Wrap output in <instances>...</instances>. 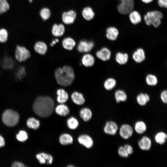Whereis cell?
Returning <instances> with one entry per match:
<instances>
[{
  "label": "cell",
  "mask_w": 167,
  "mask_h": 167,
  "mask_svg": "<svg viewBox=\"0 0 167 167\" xmlns=\"http://www.w3.org/2000/svg\"><path fill=\"white\" fill-rule=\"evenodd\" d=\"M54 106V102L51 98L47 96H39L35 100L33 109L37 115L41 117L46 118L52 114Z\"/></svg>",
  "instance_id": "obj_1"
},
{
  "label": "cell",
  "mask_w": 167,
  "mask_h": 167,
  "mask_svg": "<svg viewBox=\"0 0 167 167\" xmlns=\"http://www.w3.org/2000/svg\"><path fill=\"white\" fill-rule=\"evenodd\" d=\"M55 75L57 83L64 87L71 85L75 79L73 69L68 65L57 68L55 71Z\"/></svg>",
  "instance_id": "obj_2"
},
{
  "label": "cell",
  "mask_w": 167,
  "mask_h": 167,
  "mask_svg": "<svg viewBox=\"0 0 167 167\" xmlns=\"http://www.w3.org/2000/svg\"><path fill=\"white\" fill-rule=\"evenodd\" d=\"M163 15L161 12L155 11L148 12L144 15V19L147 25H152L155 27L157 28L161 24V19Z\"/></svg>",
  "instance_id": "obj_3"
},
{
  "label": "cell",
  "mask_w": 167,
  "mask_h": 167,
  "mask_svg": "<svg viewBox=\"0 0 167 167\" xmlns=\"http://www.w3.org/2000/svg\"><path fill=\"white\" fill-rule=\"evenodd\" d=\"M19 116L16 111L11 109L6 110L2 115V120L6 126H12L15 125L18 122Z\"/></svg>",
  "instance_id": "obj_4"
},
{
  "label": "cell",
  "mask_w": 167,
  "mask_h": 167,
  "mask_svg": "<svg viewBox=\"0 0 167 167\" xmlns=\"http://www.w3.org/2000/svg\"><path fill=\"white\" fill-rule=\"evenodd\" d=\"M31 57L30 51L24 46L19 45L16 47L15 51L16 59L20 62H24Z\"/></svg>",
  "instance_id": "obj_5"
},
{
  "label": "cell",
  "mask_w": 167,
  "mask_h": 167,
  "mask_svg": "<svg viewBox=\"0 0 167 167\" xmlns=\"http://www.w3.org/2000/svg\"><path fill=\"white\" fill-rule=\"evenodd\" d=\"M120 3L118 6V12L123 15L130 13L133 9L134 6V0H119Z\"/></svg>",
  "instance_id": "obj_6"
},
{
  "label": "cell",
  "mask_w": 167,
  "mask_h": 167,
  "mask_svg": "<svg viewBox=\"0 0 167 167\" xmlns=\"http://www.w3.org/2000/svg\"><path fill=\"white\" fill-rule=\"evenodd\" d=\"M94 46V44L92 41L83 40L79 42L77 49L80 53H88L91 50Z\"/></svg>",
  "instance_id": "obj_7"
},
{
  "label": "cell",
  "mask_w": 167,
  "mask_h": 167,
  "mask_svg": "<svg viewBox=\"0 0 167 167\" xmlns=\"http://www.w3.org/2000/svg\"><path fill=\"white\" fill-rule=\"evenodd\" d=\"M133 132V129L130 125L123 124L120 127L119 134L123 139H127L132 135Z\"/></svg>",
  "instance_id": "obj_8"
},
{
  "label": "cell",
  "mask_w": 167,
  "mask_h": 167,
  "mask_svg": "<svg viewBox=\"0 0 167 167\" xmlns=\"http://www.w3.org/2000/svg\"><path fill=\"white\" fill-rule=\"evenodd\" d=\"M76 16L75 12L73 10L64 12L62 14V19L63 22L66 24H72L74 22Z\"/></svg>",
  "instance_id": "obj_9"
},
{
  "label": "cell",
  "mask_w": 167,
  "mask_h": 167,
  "mask_svg": "<svg viewBox=\"0 0 167 167\" xmlns=\"http://www.w3.org/2000/svg\"><path fill=\"white\" fill-rule=\"evenodd\" d=\"M118 127L117 124L113 121L106 122L104 129L105 132L108 135H114L117 133Z\"/></svg>",
  "instance_id": "obj_10"
},
{
  "label": "cell",
  "mask_w": 167,
  "mask_h": 167,
  "mask_svg": "<svg viewBox=\"0 0 167 167\" xmlns=\"http://www.w3.org/2000/svg\"><path fill=\"white\" fill-rule=\"evenodd\" d=\"M96 55L98 58L103 61L109 59L111 56V52L107 48L104 47L97 51Z\"/></svg>",
  "instance_id": "obj_11"
},
{
  "label": "cell",
  "mask_w": 167,
  "mask_h": 167,
  "mask_svg": "<svg viewBox=\"0 0 167 167\" xmlns=\"http://www.w3.org/2000/svg\"><path fill=\"white\" fill-rule=\"evenodd\" d=\"M79 143L87 148H90L93 145V142L92 138L89 135H83L78 138Z\"/></svg>",
  "instance_id": "obj_12"
},
{
  "label": "cell",
  "mask_w": 167,
  "mask_h": 167,
  "mask_svg": "<svg viewBox=\"0 0 167 167\" xmlns=\"http://www.w3.org/2000/svg\"><path fill=\"white\" fill-rule=\"evenodd\" d=\"M36 157L41 164L46 163L47 165L51 164L53 161V157L51 155L45 153H41L37 154Z\"/></svg>",
  "instance_id": "obj_13"
},
{
  "label": "cell",
  "mask_w": 167,
  "mask_h": 167,
  "mask_svg": "<svg viewBox=\"0 0 167 167\" xmlns=\"http://www.w3.org/2000/svg\"><path fill=\"white\" fill-rule=\"evenodd\" d=\"M138 144L140 149L143 150L148 151L150 149L152 143L149 138L144 136L138 141Z\"/></svg>",
  "instance_id": "obj_14"
},
{
  "label": "cell",
  "mask_w": 167,
  "mask_h": 167,
  "mask_svg": "<svg viewBox=\"0 0 167 167\" xmlns=\"http://www.w3.org/2000/svg\"><path fill=\"white\" fill-rule=\"evenodd\" d=\"M34 49L37 54L43 55L46 54L47 51V46L44 42L42 41H38L34 44Z\"/></svg>",
  "instance_id": "obj_15"
},
{
  "label": "cell",
  "mask_w": 167,
  "mask_h": 167,
  "mask_svg": "<svg viewBox=\"0 0 167 167\" xmlns=\"http://www.w3.org/2000/svg\"><path fill=\"white\" fill-rule=\"evenodd\" d=\"M132 58L133 60L137 63L142 62L145 58V53L144 50L141 48L137 49L133 53Z\"/></svg>",
  "instance_id": "obj_16"
},
{
  "label": "cell",
  "mask_w": 167,
  "mask_h": 167,
  "mask_svg": "<svg viewBox=\"0 0 167 167\" xmlns=\"http://www.w3.org/2000/svg\"><path fill=\"white\" fill-rule=\"evenodd\" d=\"M65 31L64 26L62 24H54L52 28V33L55 37H58L62 36Z\"/></svg>",
  "instance_id": "obj_17"
},
{
  "label": "cell",
  "mask_w": 167,
  "mask_h": 167,
  "mask_svg": "<svg viewBox=\"0 0 167 167\" xmlns=\"http://www.w3.org/2000/svg\"><path fill=\"white\" fill-rule=\"evenodd\" d=\"M118 29L113 27H109L106 30V37L111 41L116 40L118 36Z\"/></svg>",
  "instance_id": "obj_18"
},
{
  "label": "cell",
  "mask_w": 167,
  "mask_h": 167,
  "mask_svg": "<svg viewBox=\"0 0 167 167\" xmlns=\"http://www.w3.org/2000/svg\"><path fill=\"white\" fill-rule=\"evenodd\" d=\"M71 98L72 101L78 105H82L85 102V99L83 95L77 92H73L71 95Z\"/></svg>",
  "instance_id": "obj_19"
},
{
  "label": "cell",
  "mask_w": 167,
  "mask_h": 167,
  "mask_svg": "<svg viewBox=\"0 0 167 167\" xmlns=\"http://www.w3.org/2000/svg\"><path fill=\"white\" fill-rule=\"evenodd\" d=\"M83 64L86 67L92 66L95 63V59L93 56L89 54L84 55L81 59Z\"/></svg>",
  "instance_id": "obj_20"
},
{
  "label": "cell",
  "mask_w": 167,
  "mask_h": 167,
  "mask_svg": "<svg viewBox=\"0 0 167 167\" xmlns=\"http://www.w3.org/2000/svg\"><path fill=\"white\" fill-rule=\"evenodd\" d=\"M57 101L61 104L66 102L68 99V95L67 92L63 89H59L57 91Z\"/></svg>",
  "instance_id": "obj_21"
},
{
  "label": "cell",
  "mask_w": 167,
  "mask_h": 167,
  "mask_svg": "<svg viewBox=\"0 0 167 167\" xmlns=\"http://www.w3.org/2000/svg\"><path fill=\"white\" fill-rule=\"evenodd\" d=\"M1 64L3 68L6 70H9L13 67L14 62L11 57L6 56L2 59Z\"/></svg>",
  "instance_id": "obj_22"
},
{
  "label": "cell",
  "mask_w": 167,
  "mask_h": 167,
  "mask_svg": "<svg viewBox=\"0 0 167 167\" xmlns=\"http://www.w3.org/2000/svg\"><path fill=\"white\" fill-rule=\"evenodd\" d=\"M55 111L57 114L62 116H65L70 113L68 107L63 104L57 105L55 109Z\"/></svg>",
  "instance_id": "obj_23"
},
{
  "label": "cell",
  "mask_w": 167,
  "mask_h": 167,
  "mask_svg": "<svg viewBox=\"0 0 167 167\" xmlns=\"http://www.w3.org/2000/svg\"><path fill=\"white\" fill-rule=\"evenodd\" d=\"M62 44L65 49L69 50H72L76 44L75 41L71 37L65 38L63 40Z\"/></svg>",
  "instance_id": "obj_24"
},
{
  "label": "cell",
  "mask_w": 167,
  "mask_h": 167,
  "mask_svg": "<svg viewBox=\"0 0 167 167\" xmlns=\"http://www.w3.org/2000/svg\"><path fill=\"white\" fill-rule=\"evenodd\" d=\"M128 59V55L126 53H117L115 56L116 61L120 65H124L126 63Z\"/></svg>",
  "instance_id": "obj_25"
},
{
  "label": "cell",
  "mask_w": 167,
  "mask_h": 167,
  "mask_svg": "<svg viewBox=\"0 0 167 167\" xmlns=\"http://www.w3.org/2000/svg\"><path fill=\"white\" fill-rule=\"evenodd\" d=\"M59 141L61 144L66 145L72 143L73 138L70 135L67 134H64L60 136Z\"/></svg>",
  "instance_id": "obj_26"
},
{
  "label": "cell",
  "mask_w": 167,
  "mask_h": 167,
  "mask_svg": "<svg viewBox=\"0 0 167 167\" xmlns=\"http://www.w3.org/2000/svg\"><path fill=\"white\" fill-rule=\"evenodd\" d=\"M129 16L130 21L133 24H136L141 21V16L136 11H131L130 13Z\"/></svg>",
  "instance_id": "obj_27"
},
{
  "label": "cell",
  "mask_w": 167,
  "mask_h": 167,
  "mask_svg": "<svg viewBox=\"0 0 167 167\" xmlns=\"http://www.w3.org/2000/svg\"><path fill=\"white\" fill-rule=\"evenodd\" d=\"M136 100L139 105L144 106L149 101L150 97L147 94L140 93L137 96Z\"/></svg>",
  "instance_id": "obj_28"
},
{
  "label": "cell",
  "mask_w": 167,
  "mask_h": 167,
  "mask_svg": "<svg viewBox=\"0 0 167 167\" xmlns=\"http://www.w3.org/2000/svg\"><path fill=\"white\" fill-rule=\"evenodd\" d=\"M82 15L84 18L87 20H91L95 16V14L92 9L89 7L84 9L82 12Z\"/></svg>",
  "instance_id": "obj_29"
},
{
  "label": "cell",
  "mask_w": 167,
  "mask_h": 167,
  "mask_svg": "<svg viewBox=\"0 0 167 167\" xmlns=\"http://www.w3.org/2000/svg\"><path fill=\"white\" fill-rule=\"evenodd\" d=\"M80 116L85 122L89 121L92 117V112L89 109L84 108L81 110L80 112Z\"/></svg>",
  "instance_id": "obj_30"
},
{
  "label": "cell",
  "mask_w": 167,
  "mask_h": 167,
  "mask_svg": "<svg viewBox=\"0 0 167 167\" xmlns=\"http://www.w3.org/2000/svg\"><path fill=\"white\" fill-rule=\"evenodd\" d=\"M115 97L117 103L121 101H125L127 99V96L125 92L123 90H118L115 93Z\"/></svg>",
  "instance_id": "obj_31"
},
{
  "label": "cell",
  "mask_w": 167,
  "mask_h": 167,
  "mask_svg": "<svg viewBox=\"0 0 167 167\" xmlns=\"http://www.w3.org/2000/svg\"><path fill=\"white\" fill-rule=\"evenodd\" d=\"M147 127L145 123L142 121H139L135 123V129L139 134H142L146 130Z\"/></svg>",
  "instance_id": "obj_32"
},
{
  "label": "cell",
  "mask_w": 167,
  "mask_h": 167,
  "mask_svg": "<svg viewBox=\"0 0 167 167\" xmlns=\"http://www.w3.org/2000/svg\"><path fill=\"white\" fill-rule=\"evenodd\" d=\"M167 139V135L164 132H160L158 133L155 136V139L156 142L162 145L164 144Z\"/></svg>",
  "instance_id": "obj_33"
},
{
  "label": "cell",
  "mask_w": 167,
  "mask_h": 167,
  "mask_svg": "<svg viewBox=\"0 0 167 167\" xmlns=\"http://www.w3.org/2000/svg\"><path fill=\"white\" fill-rule=\"evenodd\" d=\"M116 84L115 79L113 78H109L105 80L104 83V87L107 90H110L114 88Z\"/></svg>",
  "instance_id": "obj_34"
},
{
  "label": "cell",
  "mask_w": 167,
  "mask_h": 167,
  "mask_svg": "<svg viewBox=\"0 0 167 167\" xmlns=\"http://www.w3.org/2000/svg\"><path fill=\"white\" fill-rule=\"evenodd\" d=\"M27 125L29 128L34 129H38L40 126L39 121L34 118H30L27 122Z\"/></svg>",
  "instance_id": "obj_35"
},
{
  "label": "cell",
  "mask_w": 167,
  "mask_h": 167,
  "mask_svg": "<svg viewBox=\"0 0 167 167\" xmlns=\"http://www.w3.org/2000/svg\"><path fill=\"white\" fill-rule=\"evenodd\" d=\"M146 81L147 84L150 86L156 85L158 80L156 77L152 74L148 75L146 78Z\"/></svg>",
  "instance_id": "obj_36"
},
{
  "label": "cell",
  "mask_w": 167,
  "mask_h": 167,
  "mask_svg": "<svg viewBox=\"0 0 167 167\" xmlns=\"http://www.w3.org/2000/svg\"><path fill=\"white\" fill-rule=\"evenodd\" d=\"M67 123L68 127L71 130L75 129L79 125L77 120L73 117H71L68 119Z\"/></svg>",
  "instance_id": "obj_37"
},
{
  "label": "cell",
  "mask_w": 167,
  "mask_h": 167,
  "mask_svg": "<svg viewBox=\"0 0 167 167\" xmlns=\"http://www.w3.org/2000/svg\"><path fill=\"white\" fill-rule=\"evenodd\" d=\"M10 9V5L6 0H0V14L7 12Z\"/></svg>",
  "instance_id": "obj_38"
},
{
  "label": "cell",
  "mask_w": 167,
  "mask_h": 167,
  "mask_svg": "<svg viewBox=\"0 0 167 167\" xmlns=\"http://www.w3.org/2000/svg\"><path fill=\"white\" fill-rule=\"evenodd\" d=\"M26 75L25 68L23 66L19 67L15 73L16 79L19 80L22 79Z\"/></svg>",
  "instance_id": "obj_39"
},
{
  "label": "cell",
  "mask_w": 167,
  "mask_h": 167,
  "mask_svg": "<svg viewBox=\"0 0 167 167\" xmlns=\"http://www.w3.org/2000/svg\"><path fill=\"white\" fill-rule=\"evenodd\" d=\"M40 14L42 19L44 20H46L50 18L51 15V12L48 8H44L40 11Z\"/></svg>",
  "instance_id": "obj_40"
},
{
  "label": "cell",
  "mask_w": 167,
  "mask_h": 167,
  "mask_svg": "<svg viewBox=\"0 0 167 167\" xmlns=\"http://www.w3.org/2000/svg\"><path fill=\"white\" fill-rule=\"evenodd\" d=\"M8 32L6 29H0V42L4 43L6 42L8 40Z\"/></svg>",
  "instance_id": "obj_41"
},
{
  "label": "cell",
  "mask_w": 167,
  "mask_h": 167,
  "mask_svg": "<svg viewBox=\"0 0 167 167\" xmlns=\"http://www.w3.org/2000/svg\"><path fill=\"white\" fill-rule=\"evenodd\" d=\"M27 133L24 131H20L16 135V138L20 141H24L28 138Z\"/></svg>",
  "instance_id": "obj_42"
},
{
  "label": "cell",
  "mask_w": 167,
  "mask_h": 167,
  "mask_svg": "<svg viewBox=\"0 0 167 167\" xmlns=\"http://www.w3.org/2000/svg\"><path fill=\"white\" fill-rule=\"evenodd\" d=\"M118 152L119 155L121 157L124 158H127L129 155L123 147L121 146L118 148Z\"/></svg>",
  "instance_id": "obj_43"
},
{
  "label": "cell",
  "mask_w": 167,
  "mask_h": 167,
  "mask_svg": "<svg viewBox=\"0 0 167 167\" xmlns=\"http://www.w3.org/2000/svg\"><path fill=\"white\" fill-rule=\"evenodd\" d=\"M160 97L162 101L165 104L167 103V91H163L161 93Z\"/></svg>",
  "instance_id": "obj_44"
},
{
  "label": "cell",
  "mask_w": 167,
  "mask_h": 167,
  "mask_svg": "<svg viewBox=\"0 0 167 167\" xmlns=\"http://www.w3.org/2000/svg\"><path fill=\"white\" fill-rule=\"evenodd\" d=\"M123 147L129 155L133 153V148L130 145L125 144Z\"/></svg>",
  "instance_id": "obj_45"
},
{
  "label": "cell",
  "mask_w": 167,
  "mask_h": 167,
  "mask_svg": "<svg viewBox=\"0 0 167 167\" xmlns=\"http://www.w3.org/2000/svg\"><path fill=\"white\" fill-rule=\"evenodd\" d=\"M158 4L161 7L166 8L167 6V0H158Z\"/></svg>",
  "instance_id": "obj_46"
},
{
  "label": "cell",
  "mask_w": 167,
  "mask_h": 167,
  "mask_svg": "<svg viewBox=\"0 0 167 167\" xmlns=\"http://www.w3.org/2000/svg\"><path fill=\"white\" fill-rule=\"evenodd\" d=\"M12 166L13 167H23L25 166L21 162H15L12 164Z\"/></svg>",
  "instance_id": "obj_47"
},
{
  "label": "cell",
  "mask_w": 167,
  "mask_h": 167,
  "mask_svg": "<svg viewBox=\"0 0 167 167\" xmlns=\"http://www.w3.org/2000/svg\"><path fill=\"white\" fill-rule=\"evenodd\" d=\"M5 145V141L3 138L0 135V147H2Z\"/></svg>",
  "instance_id": "obj_48"
},
{
  "label": "cell",
  "mask_w": 167,
  "mask_h": 167,
  "mask_svg": "<svg viewBox=\"0 0 167 167\" xmlns=\"http://www.w3.org/2000/svg\"><path fill=\"white\" fill-rule=\"evenodd\" d=\"M59 40L58 39H56L52 41L50 44V45L51 46H53Z\"/></svg>",
  "instance_id": "obj_49"
},
{
  "label": "cell",
  "mask_w": 167,
  "mask_h": 167,
  "mask_svg": "<svg viewBox=\"0 0 167 167\" xmlns=\"http://www.w3.org/2000/svg\"><path fill=\"white\" fill-rule=\"evenodd\" d=\"M144 3H149L151 2L153 0H141Z\"/></svg>",
  "instance_id": "obj_50"
},
{
  "label": "cell",
  "mask_w": 167,
  "mask_h": 167,
  "mask_svg": "<svg viewBox=\"0 0 167 167\" xmlns=\"http://www.w3.org/2000/svg\"><path fill=\"white\" fill-rule=\"evenodd\" d=\"M29 1L30 2H32V0H29Z\"/></svg>",
  "instance_id": "obj_51"
}]
</instances>
